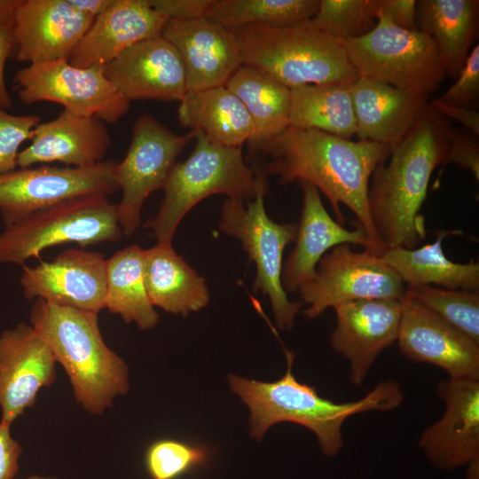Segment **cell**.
<instances>
[{
  "mask_svg": "<svg viewBox=\"0 0 479 479\" xmlns=\"http://www.w3.org/2000/svg\"><path fill=\"white\" fill-rule=\"evenodd\" d=\"M56 359L42 335L20 323L0 333V421L9 425L56 380Z\"/></svg>",
  "mask_w": 479,
  "mask_h": 479,
  "instance_id": "obj_16",
  "label": "cell"
},
{
  "mask_svg": "<svg viewBox=\"0 0 479 479\" xmlns=\"http://www.w3.org/2000/svg\"><path fill=\"white\" fill-rule=\"evenodd\" d=\"M454 163L469 170L479 180V138L463 129H454L443 160V165Z\"/></svg>",
  "mask_w": 479,
  "mask_h": 479,
  "instance_id": "obj_39",
  "label": "cell"
},
{
  "mask_svg": "<svg viewBox=\"0 0 479 479\" xmlns=\"http://www.w3.org/2000/svg\"><path fill=\"white\" fill-rule=\"evenodd\" d=\"M350 85L307 84L290 88L289 126L351 139L357 133V123Z\"/></svg>",
  "mask_w": 479,
  "mask_h": 479,
  "instance_id": "obj_32",
  "label": "cell"
},
{
  "mask_svg": "<svg viewBox=\"0 0 479 479\" xmlns=\"http://www.w3.org/2000/svg\"><path fill=\"white\" fill-rule=\"evenodd\" d=\"M105 75L129 101H181L187 92L182 59L161 35L124 51L105 66Z\"/></svg>",
  "mask_w": 479,
  "mask_h": 479,
  "instance_id": "obj_20",
  "label": "cell"
},
{
  "mask_svg": "<svg viewBox=\"0 0 479 479\" xmlns=\"http://www.w3.org/2000/svg\"><path fill=\"white\" fill-rule=\"evenodd\" d=\"M106 259L98 251L68 248L51 261L22 265L20 284L27 300L98 313L105 309Z\"/></svg>",
  "mask_w": 479,
  "mask_h": 479,
  "instance_id": "obj_14",
  "label": "cell"
},
{
  "mask_svg": "<svg viewBox=\"0 0 479 479\" xmlns=\"http://www.w3.org/2000/svg\"><path fill=\"white\" fill-rule=\"evenodd\" d=\"M20 2L21 0H0V28L12 29Z\"/></svg>",
  "mask_w": 479,
  "mask_h": 479,
  "instance_id": "obj_46",
  "label": "cell"
},
{
  "mask_svg": "<svg viewBox=\"0 0 479 479\" xmlns=\"http://www.w3.org/2000/svg\"><path fill=\"white\" fill-rule=\"evenodd\" d=\"M380 0H319L310 20L315 27L340 42L368 33L377 22Z\"/></svg>",
  "mask_w": 479,
  "mask_h": 479,
  "instance_id": "obj_35",
  "label": "cell"
},
{
  "mask_svg": "<svg viewBox=\"0 0 479 479\" xmlns=\"http://www.w3.org/2000/svg\"><path fill=\"white\" fill-rule=\"evenodd\" d=\"M13 90L26 105L49 101L81 116L114 123L130 110L124 98L105 75V66L78 67L67 59L32 63L13 76Z\"/></svg>",
  "mask_w": 479,
  "mask_h": 479,
  "instance_id": "obj_10",
  "label": "cell"
},
{
  "mask_svg": "<svg viewBox=\"0 0 479 479\" xmlns=\"http://www.w3.org/2000/svg\"><path fill=\"white\" fill-rule=\"evenodd\" d=\"M437 100L477 110L479 104V44L474 45L456 82Z\"/></svg>",
  "mask_w": 479,
  "mask_h": 479,
  "instance_id": "obj_38",
  "label": "cell"
},
{
  "mask_svg": "<svg viewBox=\"0 0 479 479\" xmlns=\"http://www.w3.org/2000/svg\"><path fill=\"white\" fill-rule=\"evenodd\" d=\"M336 326L332 349L349 363L350 381L363 383L378 356L397 340L402 302L395 299L350 301L334 307Z\"/></svg>",
  "mask_w": 479,
  "mask_h": 479,
  "instance_id": "obj_18",
  "label": "cell"
},
{
  "mask_svg": "<svg viewBox=\"0 0 479 479\" xmlns=\"http://www.w3.org/2000/svg\"><path fill=\"white\" fill-rule=\"evenodd\" d=\"M416 0H380V13L396 26L408 30H417L415 25Z\"/></svg>",
  "mask_w": 479,
  "mask_h": 479,
  "instance_id": "obj_42",
  "label": "cell"
},
{
  "mask_svg": "<svg viewBox=\"0 0 479 479\" xmlns=\"http://www.w3.org/2000/svg\"><path fill=\"white\" fill-rule=\"evenodd\" d=\"M208 457L205 446L174 438H161L146 448L145 467L151 479H178L204 465Z\"/></svg>",
  "mask_w": 479,
  "mask_h": 479,
  "instance_id": "obj_36",
  "label": "cell"
},
{
  "mask_svg": "<svg viewBox=\"0 0 479 479\" xmlns=\"http://www.w3.org/2000/svg\"><path fill=\"white\" fill-rule=\"evenodd\" d=\"M144 280L152 304L186 317L209 302L205 279L173 249L156 244L145 250Z\"/></svg>",
  "mask_w": 479,
  "mask_h": 479,
  "instance_id": "obj_27",
  "label": "cell"
},
{
  "mask_svg": "<svg viewBox=\"0 0 479 479\" xmlns=\"http://www.w3.org/2000/svg\"><path fill=\"white\" fill-rule=\"evenodd\" d=\"M232 32L241 65L256 67L289 89L352 84L359 77L342 42L310 20L286 27L250 25Z\"/></svg>",
  "mask_w": 479,
  "mask_h": 479,
  "instance_id": "obj_5",
  "label": "cell"
},
{
  "mask_svg": "<svg viewBox=\"0 0 479 479\" xmlns=\"http://www.w3.org/2000/svg\"><path fill=\"white\" fill-rule=\"evenodd\" d=\"M255 171V197L247 205L240 199L225 200L219 228L241 241L248 260L256 267L254 290L268 296L277 326L290 330L302 303L290 301L283 288L282 257L287 245L295 240L297 224H279L267 216L263 200L268 190L266 176Z\"/></svg>",
  "mask_w": 479,
  "mask_h": 479,
  "instance_id": "obj_9",
  "label": "cell"
},
{
  "mask_svg": "<svg viewBox=\"0 0 479 479\" xmlns=\"http://www.w3.org/2000/svg\"><path fill=\"white\" fill-rule=\"evenodd\" d=\"M365 35L342 42L359 76L430 96L446 73L435 41L419 30H408L377 13Z\"/></svg>",
  "mask_w": 479,
  "mask_h": 479,
  "instance_id": "obj_8",
  "label": "cell"
},
{
  "mask_svg": "<svg viewBox=\"0 0 479 479\" xmlns=\"http://www.w3.org/2000/svg\"><path fill=\"white\" fill-rule=\"evenodd\" d=\"M167 20L149 0H113L94 20L68 62L78 67L106 66L132 45L161 36Z\"/></svg>",
  "mask_w": 479,
  "mask_h": 479,
  "instance_id": "obj_22",
  "label": "cell"
},
{
  "mask_svg": "<svg viewBox=\"0 0 479 479\" xmlns=\"http://www.w3.org/2000/svg\"><path fill=\"white\" fill-rule=\"evenodd\" d=\"M40 121L37 115H14L0 106V174L18 168L19 149L31 139Z\"/></svg>",
  "mask_w": 479,
  "mask_h": 479,
  "instance_id": "obj_37",
  "label": "cell"
},
{
  "mask_svg": "<svg viewBox=\"0 0 479 479\" xmlns=\"http://www.w3.org/2000/svg\"><path fill=\"white\" fill-rule=\"evenodd\" d=\"M115 163L104 161L87 168L32 166L0 174V216L4 227L70 198L109 196L119 189L114 177Z\"/></svg>",
  "mask_w": 479,
  "mask_h": 479,
  "instance_id": "obj_13",
  "label": "cell"
},
{
  "mask_svg": "<svg viewBox=\"0 0 479 479\" xmlns=\"http://www.w3.org/2000/svg\"><path fill=\"white\" fill-rule=\"evenodd\" d=\"M302 208L297 224L296 244L287 257L281 275L286 292H294L310 281L320 259L329 249L341 244H357L369 250L366 233L357 224L349 230L326 211L319 191L311 184L301 182Z\"/></svg>",
  "mask_w": 479,
  "mask_h": 479,
  "instance_id": "obj_24",
  "label": "cell"
},
{
  "mask_svg": "<svg viewBox=\"0 0 479 479\" xmlns=\"http://www.w3.org/2000/svg\"><path fill=\"white\" fill-rule=\"evenodd\" d=\"M29 324L63 367L74 397L85 412L102 415L118 397L128 393L129 366L105 342L98 313L35 299Z\"/></svg>",
  "mask_w": 479,
  "mask_h": 479,
  "instance_id": "obj_4",
  "label": "cell"
},
{
  "mask_svg": "<svg viewBox=\"0 0 479 479\" xmlns=\"http://www.w3.org/2000/svg\"><path fill=\"white\" fill-rule=\"evenodd\" d=\"M404 283L384 263L381 255L368 250L354 251L349 244L333 247L318 262L314 278L300 287L303 311L308 318L320 316L337 304L367 299L401 300Z\"/></svg>",
  "mask_w": 479,
  "mask_h": 479,
  "instance_id": "obj_12",
  "label": "cell"
},
{
  "mask_svg": "<svg viewBox=\"0 0 479 479\" xmlns=\"http://www.w3.org/2000/svg\"><path fill=\"white\" fill-rule=\"evenodd\" d=\"M243 104L254 124L252 152L289 126L290 89L267 73L241 65L224 85Z\"/></svg>",
  "mask_w": 479,
  "mask_h": 479,
  "instance_id": "obj_30",
  "label": "cell"
},
{
  "mask_svg": "<svg viewBox=\"0 0 479 479\" xmlns=\"http://www.w3.org/2000/svg\"><path fill=\"white\" fill-rule=\"evenodd\" d=\"M11 427L0 421V479H13L20 468L22 446L12 436Z\"/></svg>",
  "mask_w": 479,
  "mask_h": 479,
  "instance_id": "obj_41",
  "label": "cell"
},
{
  "mask_svg": "<svg viewBox=\"0 0 479 479\" xmlns=\"http://www.w3.org/2000/svg\"><path fill=\"white\" fill-rule=\"evenodd\" d=\"M193 131V151L172 168L159 211L145 224L160 245H172L181 220L203 199L223 193L246 201L256 192V171L246 165L241 146L216 145L201 131Z\"/></svg>",
  "mask_w": 479,
  "mask_h": 479,
  "instance_id": "obj_6",
  "label": "cell"
},
{
  "mask_svg": "<svg viewBox=\"0 0 479 479\" xmlns=\"http://www.w3.org/2000/svg\"><path fill=\"white\" fill-rule=\"evenodd\" d=\"M286 356V373L275 381L228 376L232 392L250 411V436L255 440H262L275 424L292 422L310 430L322 452L334 457L343 447L342 426L349 417L372 411H392L404 402V392L395 381L380 382L356 401L336 403L324 398L314 387L296 380L292 371L294 354L287 351Z\"/></svg>",
  "mask_w": 479,
  "mask_h": 479,
  "instance_id": "obj_3",
  "label": "cell"
},
{
  "mask_svg": "<svg viewBox=\"0 0 479 479\" xmlns=\"http://www.w3.org/2000/svg\"><path fill=\"white\" fill-rule=\"evenodd\" d=\"M437 394L444 412L422 432L420 448L440 470L479 466V381L448 378Z\"/></svg>",
  "mask_w": 479,
  "mask_h": 479,
  "instance_id": "obj_15",
  "label": "cell"
},
{
  "mask_svg": "<svg viewBox=\"0 0 479 479\" xmlns=\"http://www.w3.org/2000/svg\"><path fill=\"white\" fill-rule=\"evenodd\" d=\"M161 36L182 59L187 92L224 86L241 66L232 32L207 17L168 20Z\"/></svg>",
  "mask_w": 479,
  "mask_h": 479,
  "instance_id": "obj_21",
  "label": "cell"
},
{
  "mask_svg": "<svg viewBox=\"0 0 479 479\" xmlns=\"http://www.w3.org/2000/svg\"><path fill=\"white\" fill-rule=\"evenodd\" d=\"M416 29L436 43L446 75L456 78L478 39V0H416Z\"/></svg>",
  "mask_w": 479,
  "mask_h": 479,
  "instance_id": "obj_26",
  "label": "cell"
},
{
  "mask_svg": "<svg viewBox=\"0 0 479 479\" xmlns=\"http://www.w3.org/2000/svg\"><path fill=\"white\" fill-rule=\"evenodd\" d=\"M255 152L268 156L266 171L277 176L279 184L307 182L322 192L342 225L345 217L341 205L349 208L367 235L368 251L385 252L371 219L368 188L374 169L388 160L389 145L288 126Z\"/></svg>",
  "mask_w": 479,
  "mask_h": 479,
  "instance_id": "obj_1",
  "label": "cell"
},
{
  "mask_svg": "<svg viewBox=\"0 0 479 479\" xmlns=\"http://www.w3.org/2000/svg\"><path fill=\"white\" fill-rule=\"evenodd\" d=\"M430 106L449 121L454 120L465 130L479 137V112L441 102L436 98L429 101Z\"/></svg>",
  "mask_w": 479,
  "mask_h": 479,
  "instance_id": "obj_43",
  "label": "cell"
},
{
  "mask_svg": "<svg viewBox=\"0 0 479 479\" xmlns=\"http://www.w3.org/2000/svg\"><path fill=\"white\" fill-rule=\"evenodd\" d=\"M193 137V130L177 135L146 114L137 119L127 153L114 169V180L122 191L116 206L123 235H132L140 226L145 200L163 188L176 159Z\"/></svg>",
  "mask_w": 479,
  "mask_h": 479,
  "instance_id": "obj_11",
  "label": "cell"
},
{
  "mask_svg": "<svg viewBox=\"0 0 479 479\" xmlns=\"http://www.w3.org/2000/svg\"><path fill=\"white\" fill-rule=\"evenodd\" d=\"M30 140L19 153L18 168L51 162L74 168L91 167L104 161L111 145L104 122L65 109L55 119L37 124Z\"/></svg>",
  "mask_w": 479,
  "mask_h": 479,
  "instance_id": "obj_23",
  "label": "cell"
},
{
  "mask_svg": "<svg viewBox=\"0 0 479 479\" xmlns=\"http://www.w3.org/2000/svg\"><path fill=\"white\" fill-rule=\"evenodd\" d=\"M358 139L392 146L413 128L429 105V96L359 76L351 85Z\"/></svg>",
  "mask_w": 479,
  "mask_h": 479,
  "instance_id": "obj_25",
  "label": "cell"
},
{
  "mask_svg": "<svg viewBox=\"0 0 479 479\" xmlns=\"http://www.w3.org/2000/svg\"><path fill=\"white\" fill-rule=\"evenodd\" d=\"M93 21L68 0H21L12 27L15 58L29 64L68 60Z\"/></svg>",
  "mask_w": 479,
  "mask_h": 479,
  "instance_id": "obj_19",
  "label": "cell"
},
{
  "mask_svg": "<svg viewBox=\"0 0 479 479\" xmlns=\"http://www.w3.org/2000/svg\"><path fill=\"white\" fill-rule=\"evenodd\" d=\"M168 20H189L206 17L211 0H149Z\"/></svg>",
  "mask_w": 479,
  "mask_h": 479,
  "instance_id": "obj_40",
  "label": "cell"
},
{
  "mask_svg": "<svg viewBox=\"0 0 479 479\" xmlns=\"http://www.w3.org/2000/svg\"><path fill=\"white\" fill-rule=\"evenodd\" d=\"M397 342L413 362L434 365L449 378L479 381V344L404 294Z\"/></svg>",
  "mask_w": 479,
  "mask_h": 479,
  "instance_id": "obj_17",
  "label": "cell"
},
{
  "mask_svg": "<svg viewBox=\"0 0 479 479\" xmlns=\"http://www.w3.org/2000/svg\"><path fill=\"white\" fill-rule=\"evenodd\" d=\"M453 127L430 104L409 133L390 146L389 161L373 172L368 207L376 234L387 248H415L426 237L420 211L430 177L443 163Z\"/></svg>",
  "mask_w": 479,
  "mask_h": 479,
  "instance_id": "obj_2",
  "label": "cell"
},
{
  "mask_svg": "<svg viewBox=\"0 0 479 479\" xmlns=\"http://www.w3.org/2000/svg\"><path fill=\"white\" fill-rule=\"evenodd\" d=\"M145 249L134 244L106 259L105 309L142 330L154 327L159 314L152 304L144 280Z\"/></svg>",
  "mask_w": 479,
  "mask_h": 479,
  "instance_id": "obj_31",
  "label": "cell"
},
{
  "mask_svg": "<svg viewBox=\"0 0 479 479\" xmlns=\"http://www.w3.org/2000/svg\"><path fill=\"white\" fill-rule=\"evenodd\" d=\"M405 294L479 344V290L414 286Z\"/></svg>",
  "mask_w": 479,
  "mask_h": 479,
  "instance_id": "obj_34",
  "label": "cell"
},
{
  "mask_svg": "<svg viewBox=\"0 0 479 479\" xmlns=\"http://www.w3.org/2000/svg\"><path fill=\"white\" fill-rule=\"evenodd\" d=\"M179 102L180 126L201 131L216 145L242 147L254 135L247 109L224 85L186 92Z\"/></svg>",
  "mask_w": 479,
  "mask_h": 479,
  "instance_id": "obj_28",
  "label": "cell"
},
{
  "mask_svg": "<svg viewBox=\"0 0 479 479\" xmlns=\"http://www.w3.org/2000/svg\"><path fill=\"white\" fill-rule=\"evenodd\" d=\"M82 13L96 19L113 3V0H68Z\"/></svg>",
  "mask_w": 479,
  "mask_h": 479,
  "instance_id": "obj_45",
  "label": "cell"
},
{
  "mask_svg": "<svg viewBox=\"0 0 479 479\" xmlns=\"http://www.w3.org/2000/svg\"><path fill=\"white\" fill-rule=\"evenodd\" d=\"M15 52V42L11 28H0V106L8 109L12 99L7 90L4 79V67L7 59Z\"/></svg>",
  "mask_w": 479,
  "mask_h": 479,
  "instance_id": "obj_44",
  "label": "cell"
},
{
  "mask_svg": "<svg viewBox=\"0 0 479 479\" xmlns=\"http://www.w3.org/2000/svg\"><path fill=\"white\" fill-rule=\"evenodd\" d=\"M451 231H440L434 242L418 248L390 247L381 255L407 287L440 286L453 290H479V262L454 263L445 255L443 240Z\"/></svg>",
  "mask_w": 479,
  "mask_h": 479,
  "instance_id": "obj_29",
  "label": "cell"
},
{
  "mask_svg": "<svg viewBox=\"0 0 479 479\" xmlns=\"http://www.w3.org/2000/svg\"><path fill=\"white\" fill-rule=\"evenodd\" d=\"M123 233L117 206L103 194L59 201L4 227L0 232V264L21 266L50 247L75 243L81 248L118 241Z\"/></svg>",
  "mask_w": 479,
  "mask_h": 479,
  "instance_id": "obj_7",
  "label": "cell"
},
{
  "mask_svg": "<svg viewBox=\"0 0 479 479\" xmlns=\"http://www.w3.org/2000/svg\"><path fill=\"white\" fill-rule=\"evenodd\" d=\"M26 479H59V478L52 477V476H43V475H30V476L27 477Z\"/></svg>",
  "mask_w": 479,
  "mask_h": 479,
  "instance_id": "obj_47",
  "label": "cell"
},
{
  "mask_svg": "<svg viewBox=\"0 0 479 479\" xmlns=\"http://www.w3.org/2000/svg\"><path fill=\"white\" fill-rule=\"evenodd\" d=\"M319 0H211L206 17L233 31L250 25L286 27L311 20Z\"/></svg>",
  "mask_w": 479,
  "mask_h": 479,
  "instance_id": "obj_33",
  "label": "cell"
}]
</instances>
